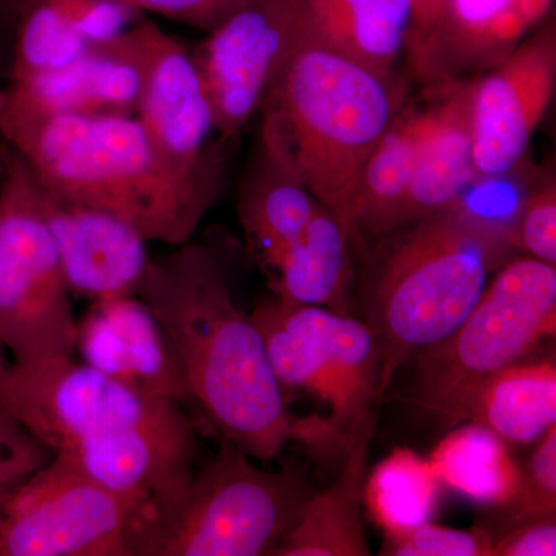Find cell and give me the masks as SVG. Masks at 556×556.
Listing matches in <instances>:
<instances>
[{
	"mask_svg": "<svg viewBox=\"0 0 556 556\" xmlns=\"http://www.w3.org/2000/svg\"><path fill=\"white\" fill-rule=\"evenodd\" d=\"M0 412L39 439L56 466L144 501L160 522L195 473V428L181 405L73 358L11 365Z\"/></svg>",
	"mask_w": 556,
	"mask_h": 556,
	"instance_id": "6da1fadb",
	"label": "cell"
},
{
	"mask_svg": "<svg viewBox=\"0 0 556 556\" xmlns=\"http://www.w3.org/2000/svg\"><path fill=\"white\" fill-rule=\"evenodd\" d=\"M177 351L193 402L215 431L258 460H273L289 441L334 452L324 417L289 415L262 336L237 308L217 254L179 244L150 260L137 292Z\"/></svg>",
	"mask_w": 556,
	"mask_h": 556,
	"instance_id": "7a4b0ae2",
	"label": "cell"
},
{
	"mask_svg": "<svg viewBox=\"0 0 556 556\" xmlns=\"http://www.w3.org/2000/svg\"><path fill=\"white\" fill-rule=\"evenodd\" d=\"M0 139L49 192L108 212L146 241L174 248L192 239L225 186L226 167L182 169L135 115L0 113Z\"/></svg>",
	"mask_w": 556,
	"mask_h": 556,
	"instance_id": "3957f363",
	"label": "cell"
},
{
	"mask_svg": "<svg viewBox=\"0 0 556 556\" xmlns=\"http://www.w3.org/2000/svg\"><path fill=\"white\" fill-rule=\"evenodd\" d=\"M380 240L362 302L379 343L382 401L399 368L466 320L517 248L508 226L460 201Z\"/></svg>",
	"mask_w": 556,
	"mask_h": 556,
	"instance_id": "277c9868",
	"label": "cell"
},
{
	"mask_svg": "<svg viewBox=\"0 0 556 556\" xmlns=\"http://www.w3.org/2000/svg\"><path fill=\"white\" fill-rule=\"evenodd\" d=\"M407 87L338 51L300 42L263 105L314 199L354 237L358 178Z\"/></svg>",
	"mask_w": 556,
	"mask_h": 556,
	"instance_id": "5b68a950",
	"label": "cell"
},
{
	"mask_svg": "<svg viewBox=\"0 0 556 556\" xmlns=\"http://www.w3.org/2000/svg\"><path fill=\"white\" fill-rule=\"evenodd\" d=\"M556 332V266L525 257L490 278L447 339L417 354L408 396L441 427L467 422L482 386Z\"/></svg>",
	"mask_w": 556,
	"mask_h": 556,
	"instance_id": "8992f818",
	"label": "cell"
},
{
	"mask_svg": "<svg viewBox=\"0 0 556 556\" xmlns=\"http://www.w3.org/2000/svg\"><path fill=\"white\" fill-rule=\"evenodd\" d=\"M311 496L294 468L263 470L222 439L179 506L150 533L141 556L276 555Z\"/></svg>",
	"mask_w": 556,
	"mask_h": 556,
	"instance_id": "52a82bcc",
	"label": "cell"
},
{
	"mask_svg": "<svg viewBox=\"0 0 556 556\" xmlns=\"http://www.w3.org/2000/svg\"><path fill=\"white\" fill-rule=\"evenodd\" d=\"M0 340L13 364L73 358L78 321L24 160L0 150Z\"/></svg>",
	"mask_w": 556,
	"mask_h": 556,
	"instance_id": "ba28073f",
	"label": "cell"
},
{
	"mask_svg": "<svg viewBox=\"0 0 556 556\" xmlns=\"http://www.w3.org/2000/svg\"><path fill=\"white\" fill-rule=\"evenodd\" d=\"M159 521L144 501L50 460L3 503L0 556H141Z\"/></svg>",
	"mask_w": 556,
	"mask_h": 556,
	"instance_id": "9c48e42d",
	"label": "cell"
},
{
	"mask_svg": "<svg viewBox=\"0 0 556 556\" xmlns=\"http://www.w3.org/2000/svg\"><path fill=\"white\" fill-rule=\"evenodd\" d=\"M207 35L192 56L215 131L229 144L263 109L302 40L289 0H249Z\"/></svg>",
	"mask_w": 556,
	"mask_h": 556,
	"instance_id": "30bf717a",
	"label": "cell"
},
{
	"mask_svg": "<svg viewBox=\"0 0 556 556\" xmlns=\"http://www.w3.org/2000/svg\"><path fill=\"white\" fill-rule=\"evenodd\" d=\"M556 86L555 13L496 67L470 79L471 141L477 177L525 163Z\"/></svg>",
	"mask_w": 556,
	"mask_h": 556,
	"instance_id": "8fae6325",
	"label": "cell"
},
{
	"mask_svg": "<svg viewBox=\"0 0 556 556\" xmlns=\"http://www.w3.org/2000/svg\"><path fill=\"white\" fill-rule=\"evenodd\" d=\"M141 70L137 118L156 148L182 169L228 166L199 68L185 43L152 22L129 28Z\"/></svg>",
	"mask_w": 556,
	"mask_h": 556,
	"instance_id": "7c38bea8",
	"label": "cell"
},
{
	"mask_svg": "<svg viewBox=\"0 0 556 556\" xmlns=\"http://www.w3.org/2000/svg\"><path fill=\"white\" fill-rule=\"evenodd\" d=\"M555 0H447L433 30L407 56L419 83L470 80L496 67L554 14Z\"/></svg>",
	"mask_w": 556,
	"mask_h": 556,
	"instance_id": "4fadbf2b",
	"label": "cell"
},
{
	"mask_svg": "<svg viewBox=\"0 0 556 556\" xmlns=\"http://www.w3.org/2000/svg\"><path fill=\"white\" fill-rule=\"evenodd\" d=\"M36 185L70 294L94 302L137 295L150 262L144 237L108 212L61 199L38 179Z\"/></svg>",
	"mask_w": 556,
	"mask_h": 556,
	"instance_id": "5bb4252c",
	"label": "cell"
},
{
	"mask_svg": "<svg viewBox=\"0 0 556 556\" xmlns=\"http://www.w3.org/2000/svg\"><path fill=\"white\" fill-rule=\"evenodd\" d=\"M76 350L89 367L135 390L193 402L177 351L138 295L94 302L78 324Z\"/></svg>",
	"mask_w": 556,
	"mask_h": 556,
	"instance_id": "9a60e30c",
	"label": "cell"
},
{
	"mask_svg": "<svg viewBox=\"0 0 556 556\" xmlns=\"http://www.w3.org/2000/svg\"><path fill=\"white\" fill-rule=\"evenodd\" d=\"M129 28L64 67L11 79L7 89H0V113L24 118L137 116L141 70Z\"/></svg>",
	"mask_w": 556,
	"mask_h": 556,
	"instance_id": "2e32d148",
	"label": "cell"
},
{
	"mask_svg": "<svg viewBox=\"0 0 556 556\" xmlns=\"http://www.w3.org/2000/svg\"><path fill=\"white\" fill-rule=\"evenodd\" d=\"M292 306L327 375L331 416L325 422L345 455L351 442L378 416V339L367 321L350 314L317 306Z\"/></svg>",
	"mask_w": 556,
	"mask_h": 556,
	"instance_id": "e0dca14e",
	"label": "cell"
},
{
	"mask_svg": "<svg viewBox=\"0 0 556 556\" xmlns=\"http://www.w3.org/2000/svg\"><path fill=\"white\" fill-rule=\"evenodd\" d=\"M318 201L300 177L280 135L263 119L257 150L239 193V218L249 247L276 270L313 217Z\"/></svg>",
	"mask_w": 556,
	"mask_h": 556,
	"instance_id": "ac0fdd59",
	"label": "cell"
},
{
	"mask_svg": "<svg viewBox=\"0 0 556 556\" xmlns=\"http://www.w3.org/2000/svg\"><path fill=\"white\" fill-rule=\"evenodd\" d=\"M430 123L397 229L452 206L477 178L471 141L470 80L433 84ZM396 229V230H397Z\"/></svg>",
	"mask_w": 556,
	"mask_h": 556,
	"instance_id": "d6986e66",
	"label": "cell"
},
{
	"mask_svg": "<svg viewBox=\"0 0 556 556\" xmlns=\"http://www.w3.org/2000/svg\"><path fill=\"white\" fill-rule=\"evenodd\" d=\"M300 40L396 76L407 53L413 0H289Z\"/></svg>",
	"mask_w": 556,
	"mask_h": 556,
	"instance_id": "ffe728a7",
	"label": "cell"
},
{
	"mask_svg": "<svg viewBox=\"0 0 556 556\" xmlns=\"http://www.w3.org/2000/svg\"><path fill=\"white\" fill-rule=\"evenodd\" d=\"M376 426L378 416L346 448L338 481L306 501L302 517L277 548L276 556L369 555L361 506Z\"/></svg>",
	"mask_w": 556,
	"mask_h": 556,
	"instance_id": "44dd1931",
	"label": "cell"
},
{
	"mask_svg": "<svg viewBox=\"0 0 556 556\" xmlns=\"http://www.w3.org/2000/svg\"><path fill=\"white\" fill-rule=\"evenodd\" d=\"M430 113V102L426 108H402L372 150L354 193V236L380 240L397 229L399 212L415 175Z\"/></svg>",
	"mask_w": 556,
	"mask_h": 556,
	"instance_id": "7402d4cb",
	"label": "cell"
},
{
	"mask_svg": "<svg viewBox=\"0 0 556 556\" xmlns=\"http://www.w3.org/2000/svg\"><path fill=\"white\" fill-rule=\"evenodd\" d=\"M351 236L339 218L317 203L300 239L277 266V299L289 305L350 311Z\"/></svg>",
	"mask_w": 556,
	"mask_h": 556,
	"instance_id": "603a6c76",
	"label": "cell"
},
{
	"mask_svg": "<svg viewBox=\"0 0 556 556\" xmlns=\"http://www.w3.org/2000/svg\"><path fill=\"white\" fill-rule=\"evenodd\" d=\"M468 420L506 442L540 441L556 426L555 358L521 361L496 372L479 390Z\"/></svg>",
	"mask_w": 556,
	"mask_h": 556,
	"instance_id": "cb8c5ba5",
	"label": "cell"
},
{
	"mask_svg": "<svg viewBox=\"0 0 556 556\" xmlns=\"http://www.w3.org/2000/svg\"><path fill=\"white\" fill-rule=\"evenodd\" d=\"M428 460L442 486L481 506H507L521 486L522 470L506 441L473 420L450 428Z\"/></svg>",
	"mask_w": 556,
	"mask_h": 556,
	"instance_id": "d4e9b609",
	"label": "cell"
},
{
	"mask_svg": "<svg viewBox=\"0 0 556 556\" xmlns=\"http://www.w3.org/2000/svg\"><path fill=\"white\" fill-rule=\"evenodd\" d=\"M441 489L430 460L394 448L365 478L362 504L383 533L402 532L431 521Z\"/></svg>",
	"mask_w": 556,
	"mask_h": 556,
	"instance_id": "484cf974",
	"label": "cell"
},
{
	"mask_svg": "<svg viewBox=\"0 0 556 556\" xmlns=\"http://www.w3.org/2000/svg\"><path fill=\"white\" fill-rule=\"evenodd\" d=\"M20 13L11 79L64 67L93 47L70 20L60 0H35Z\"/></svg>",
	"mask_w": 556,
	"mask_h": 556,
	"instance_id": "4316f807",
	"label": "cell"
},
{
	"mask_svg": "<svg viewBox=\"0 0 556 556\" xmlns=\"http://www.w3.org/2000/svg\"><path fill=\"white\" fill-rule=\"evenodd\" d=\"M538 442L540 444L522 471L517 496L507 506L495 508L500 514L493 522L482 526L493 538L530 522L556 519V426Z\"/></svg>",
	"mask_w": 556,
	"mask_h": 556,
	"instance_id": "83f0119b",
	"label": "cell"
},
{
	"mask_svg": "<svg viewBox=\"0 0 556 556\" xmlns=\"http://www.w3.org/2000/svg\"><path fill=\"white\" fill-rule=\"evenodd\" d=\"M514 244L527 257L556 266V177L554 166L538 170L515 215Z\"/></svg>",
	"mask_w": 556,
	"mask_h": 556,
	"instance_id": "f1b7e54d",
	"label": "cell"
},
{
	"mask_svg": "<svg viewBox=\"0 0 556 556\" xmlns=\"http://www.w3.org/2000/svg\"><path fill=\"white\" fill-rule=\"evenodd\" d=\"M383 536L386 556H492L495 541L482 526L456 530L430 522Z\"/></svg>",
	"mask_w": 556,
	"mask_h": 556,
	"instance_id": "f546056e",
	"label": "cell"
},
{
	"mask_svg": "<svg viewBox=\"0 0 556 556\" xmlns=\"http://www.w3.org/2000/svg\"><path fill=\"white\" fill-rule=\"evenodd\" d=\"M51 460V452L13 416L0 412V510L7 497Z\"/></svg>",
	"mask_w": 556,
	"mask_h": 556,
	"instance_id": "4dcf8cb0",
	"label": "cell"
},
{
	"mask_svg": "<svg viewBox=\"0 0 556 556\" xmlns=\"http://www.w3.org/2000/svg\"><path fill=\"white\" fill-rule=\"evenodd\" d=\"M17 10L35 0H13ZM135 11H149L181 22L197 30L212 31L249 0H112Z\"/></svg>",
	"mask_w": 556,
	"mask_h": 556,
	"instance_id": "1f68e13d",
	"label": "cell"
},
{
	"mask_svg": "<svg viewBox=\"0 0 556 556\" xmlns=\"http://www.w3.org/2000/svg\"><path fill=\"white\" fill-rule=\"evenodd\" d=\"M556 519L530 522L495 538L492 556H555Z\"/></svg>",
	"mask_w": 556,
	"mask_h": 556,
	"instance_id": "d6a6232c",
	"label": "cell"
},
{
	"mask_svg": "<svg viewBox=\"0 0 556 556\" xmlns=\"http://www.w3.org/2000/svg\"><path fill=\"white\" fill-rule=\"evenodd\" d=\"M447 0H413V21L409 28L407 53H413L433 30Z\"/></svg>",
	"mask_w": 556,
	"mask_h": 556,
	"instance_id": "836d02e7",
	"label": "cell"
},
{
	"mask_svg": "<svg viewBox=\"0 0 556 556\" xmlns=\"http://www.w3.org/2000/svg\"><path fill=\"white\" fill-rule=\"evenodd\" d=\"M7 353H9V350L0 340V396H2L3 386H5L7 379H9L11 365H13V362L9 361Z\"/></svg>",
	"mask_w": 556,
	"mask_h": 556,
	"instance_id": "e575fe53",
	"label": "cell"
}]
</instances>
